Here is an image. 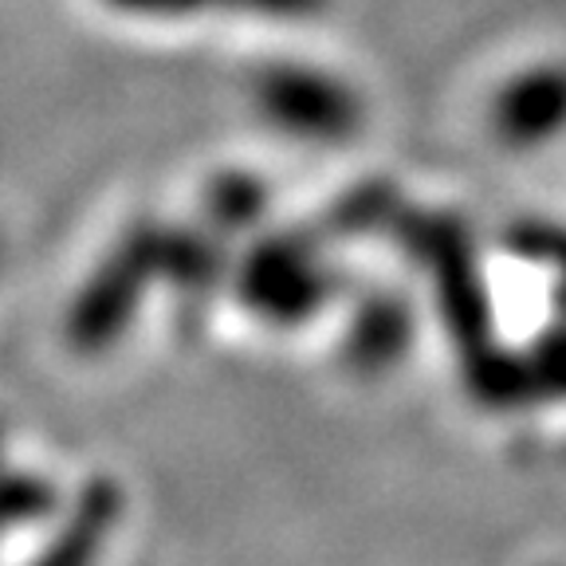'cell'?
<instances>
[{"label": "cell", "instance_id": "12", "mask_svg": "<svg viewBox=\"0 0 566 566\" xmlns=\"http://www.w3.org/2000/svg\"><path fill=\"white\" fill-rule=\"evenodd\" d=\"M394 212V189L386 181H366V186L350 189L346 197H338L323 217V229L338 232V237H358V232L374 229Z\"/></svg>", "mask_w": 566, "mask_h": 566}, {"label": "cell", "instance_id": "14", "mask_svg": "<svg viewBox=\"0 0 566 566\" xmlns=\"http://www.w3.org/2000/svg\"><path fill=\"white\" fill-rule=\"evenodd\" d=\"M0 469H4V424H0Z\"/></svg>", "mask_w": 566, "mask_h": 566}, {"label": "cell", "instance_id": "4", "mask_svg": "<svg viewBox=\"0 0 566 566\" xmlns=\"http://www.w3.org/2000/svg\"><path fill=\"white\" fill-rule=\"evenodd\" d=\"M437 221L441 224L424 229L421 252L437 275V300L444 303V315H449V327L457 335L460 350L476 358V354L488 350V327H492L484 283H480L476 260L469 256L457 224H449V217H437Z\"/></svg>", "mask_w": 566, "mask_h": 566}, {"label": "cell", "instance_id": "9", "mask_svg": "<svg viewBox=\"0 0 566 566\" xmlns=\"http://www.w3.org/2000/svg\"><path fill=\"white\" fill-rule=\"evenodd\" d=\"M409 338V318L398 300L374 295L358 307L350 331H346V358L358 370H381L401 354Z\"/></svg>", "mask_w": 566, "mask_h": 566}, {"label": "cell", "instance_id": "2", "mask_svg": "<svg viewBox=\"0 0 566 566\" xmlns=\"http://www.w3.org/2000/svg\"><path fill=\"white\" fill-rule=\"evenodd\" d=\"M237 295L248 311L272 327H300L327 307L335 272L323 264L315 240L275 232L252 244L237 268Z\"/></svg>", "mask_w": 566, "mask_h": 566}, {"label": "cell", "instance_id": "5", "mask_svg": "<svg viewBox=\"0 0 566 566\" xmlns=\"http://www.w3.org/2000/svg\"><path fill=\"white\" fill-rule=\"evenodd\" d=\"M492 130L500 142L527 150L566 130V63H535L492 98Z\"/></svg>", "mask_w": 566, "mask_h": 566}, {"label": "cell", "instance_id": "6", "mask_svg": "<svg viewBox=\"0 0 566 566\" xmlns=\"http://www.w3.org/2000/svg\"><path fill=\"white\" fill-rule=\"evenodd\" d=\"M118 515H123V492L115 480H87L80 495L71 500L60 531L32 558V566H98L106 543H111V531L118 527Z\"/></svg>", "mask_w": 566, "mask_h": 566}, {"label": "cell", "instance_id": "13", "mask_svg": "<svg viewBox=\"0 0 566 566\" xmlns=\"http://www.w3.org/2000/svg\"><path fill=\"white\" fill-rule=\"evenodd\" d=\"M531 389H547V394H566V327L551 331L543 338L535 363L527 366Z\"/></svg>", "mask_w": 566, "mask_h": 566}, {"label": "cell", "instance_id": "1", "mask_svg": "<svg viewBox=\"0 0 566 566\" xmlns=\"http://www.w3.org/2000/svg\"><path fill=\"white\" fill-rule=\"evenodd\" d=\"M158 244L161 224L138 221L115 240L103 264L87 275L80 295L67 311V343L80 354H106L138 315L142 300L158 280Z\"/></svg>", "mask_w": 566, "mask_h": 566}, {"label": "cell", "instance_id": "10", "mask_svg": "<svg viewBox=\"0 0 566 566\" xmlns=\"http://www.w3.org/2000/svg\"><path fill=\"white\" fill-rule=\"evenodd\" d=\"M264 212H268V186L256 174L224 169L205 189V221H209L212 232H221V237H237V232L256 229Z\"/></svg>", "mask_w": 566, "mask_h": 566}, {"label": "cell", "instance_id": "8", "mask_svg": "<svg viewBox=\"0 0 566 566\" xmlns=\"http://www.w3.org/2000/svg\"><path fill=\"white\" fill-rule=\"evenodd\" d=\"M224 256L217 240L197 229H166L158 244V280H166L181 295H205L221 280Z\"/></svg>", "mask_w": 566, "mask_h": 566}, {"label": "cell", "instance_id": "3", "mask_svg": "<svg viewBox=\"0 0 566 566\" xmlns=\"http://www.w3.org/2000/svg\"><path fill=\"white\" fill-rule=\"evenodd\" d=\"M252 103L280 134L346 142L363 126V98L350 83L307 63H268L252 75Z\"/></svg>", "mask_w": 566, "mask_h": 566}, {"label": "cell", "instance_id": "11", "mask_svg": "<svg viewBox=\"0 0 566 566\" xmlns=\"http://www.w3.org/2000/svg\"><path fill=\"white\" fill-rule=\"evenodd\" d=\"M60 495L55 484L40 472L0 469V539L24 523H40L55 512Z\"/></svg>", "mask_w": 566, "mask_h": 566}, {"label": "cell", "instance_id": "7", "mask_svg": "<svg viewBox=\"0 0 566 566\" xmlns=\"http://www.w3.org/2000/svg\"><path fill=\"white\" fill-rule=\"evenodd\" d=\"M103 9L134 20H193V17H264L307 20L327 9V0H98Z\"/></svg>", "mask_w": 566, "mask_h": 566}]
</instances>
